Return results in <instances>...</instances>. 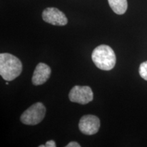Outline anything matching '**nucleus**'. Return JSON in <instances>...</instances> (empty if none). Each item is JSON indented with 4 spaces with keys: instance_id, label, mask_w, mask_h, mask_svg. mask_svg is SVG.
<instances>
[{
    "instance_id": "7",
    "label": "nucleus",
    "mask_w": 147,
    "mask_h": 147,
    "mask_svg": "<svg viewBox=\"0 0 147 147\" xmlns=\"http://www.w3.org/2000/svg\"><path fill=\"white\" fill-rule=\"evenodd\" d=\"M51 69L49 65L44 63L37 65L32 76V83L34 85H41L45 83L50 78Z\"/></svg>"
},
{
    "instance_id": "9",
    "label": "nucleus",
    "mask_w": 147,
    "mask_h": 147,
    "mask_svg": "<svg viewBox=\"0 0 147 147\" xmlns=\"http://www.w3.org/2000/svg\"><path fill=\"white\" fill-rule=\"evenodd\" d=\"M139 74L145 80H147V61L140 64L139 67Z\"/></svg>"
},
{
    "instance_id": "4",
    "label": "nucleus",
    "mask_w": 147,
    "mask_h": 147,
    "mask_svg": "<svg viewBox=\"0 0 147 147\" xmlns=\"http://www.w3.org/2000/svg\"><path fill=\"white\" fill-rule=\"evenodd\" d=\"M69 99L71 102L87 104L93 99V93L89 86H74L69 93Z\"/></svg>"
},
{
    "instance_id": "11",
    "label": "nucleus",
    "mask_w": 147,
    "mask_h": 147,
    "mask_svg": "<svg viewBox=\"0 0 147 147\" xmlns=\"http://www.w3.org/2000/svg\"><path fill=\"white\" fill-rule=\"evenodd\" d=\"M65 147H80V145L76 142H71L66 145Z\"/></svg>"
},
{
    "instance_id": "8",
    "label": "nucleus",
    "mask_w": 147,
    "mask_h": 147,
    "mask_svg": "<svg viewBox=\"0 0 147 147\" xmlns=\"http://www.w3.org/2000/svg\"><path fill=\"white\" fill-rule=\"evenodd\" d=\"M110 8L117 14H123L127 9V0H108Z\"/></svg>"
},
{
    "instance_id": "1",
    "label": "nucleus",
    "mask_w": 147,
    "mask_h": 147,
    "mask_svg": "<svg viewBox=\"0 0 147 147\" xmlns=\"http://www.w3.org/2000/svg\"><path fill=\"white\" fill-rule=\"evenodd\" d=\"M22 69L19 59L10 53L0 54V75L5 81H12L19 76Z\"/></svg>"
},
{
    "instance_id": "3",
    "label": "nucleus",
    "mask_w": 147,
    "mask_h": 147,
    "mask_svg": "<svg viewBox=\"0 0 147 147\" xmlns=\"http://www.w3.org/2000/svg\"><path fill=\"white\" fill-rule=\"evenodd\" d=\"M45 115L46 108L45 105L41 102H37L22 114L21 121L25 125H36L43 120Z\"/></svg>"
},
{
    "instance_id": "10",
    "label": "nucleus",
    "mask_w": 147,
    "mask_h": 147,
    "mask_svg": "<svg viewBox=\"0 0 147 147\" xmlns=\"http://www.w3.org/2000/svg\"><path fill=\"white\" fill-rule=\"evenodd\" d=\"M46 147H55L56 146V143L54 140H49L46 143Z\"/></svg>"
},
{
    "instance_id": "12",
    "label": "nucleus",
    "mask_w": 147,
    "mask_h": 147,
    "mask_svg": "<svg viewBox=\"0 0 147 147\" xmlns=\"http://www.w3.org/2000/svg\"><path fill=\"white\" fill-rule=\"evenodd\" d=\"M39 147H46V145H40Z\"/></svg>"
},
{
    "instance_id": "5",
    "label": "nucleus",
    "mask_w": 147,
    "mask_h": 147,
    "mask_svg": "<svg viewBox=\"0 0 147 147\" xmlns=\"http://www.w3.org/2000/svg\"><path fill=\"white\" fill-rule=\"evenodd\" d=\"M80 131L85 135L91 136L97 133L100 127V121L96 116L84 115L78 123Z\"/></svg>"
},
{
    "instance_id": "6",
    "label": "nucleus",
    "mask_w": 147,
    "mask_h": 147,
    "mask_svg": "<svg viewBox=\"0 0 147 147\" xmlns=\"http://www.w3.org/2000/svg\"><path fill=\"white\" fill-rule=\"evenodd\" d=\"M42 18L45 22L53 25L64 26L67 23V18L63 12L56 8H47L42 12Z\"/></svg>"
},
{
    "instance_id": "2",
    "label": "nucleus",
    "mask_w": 147,
    "mask_h": 147,
    "mask_svg": "<svg viewBox=\"0 0 147 147\" xmlns=\"http://www.w3.org/2000/svg\"><path fill=\"white\" fill-rule=\"evenodd\" d=\"M93 63L99 69L111 70L116 64V55L111 47L108 45H100L95 48L91 55Z\"/></svg>"
}]
</instances>
